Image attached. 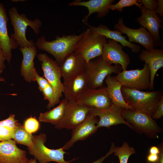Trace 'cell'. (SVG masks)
Returning a JSON list of instances; mask_svg holds the SVG:
<instances>
[{
	"instance_id": "cell-1",
	"label": "cell",
	"mask_w": 163,
	"mask_h": 163,
	"mask_svg": "<svg viewBox=\"0 0 163 163\" xmlns=\"http://www.w3.org/2000/svg\"><path fill=\"white\" fill-rule=\"evenodd\" d=\"M121 90L125 102L133 110L142 112L152 117L163 96L162 91L160 90L143 91L122 86Z\"/></svg>"
},
{
	"instance_id": "cell-2",
	"label": "cell",
	"mask_w": 163,
	"mask_h": 163,
	"mask_svg": "<svg viewBox=\"0 0 163 163\" xmlns=\"http://www.w3.org/2000/svg\"><path fill=\"white\" fill-rule=\"evenodd\" d=\"M82 35L83 32L78 35H63L51 41H47L45 37L42 36L38 38L35 43V46L52 55L60 66L65 57L73 52L75 44Z\"/></svg>"
},
{
	"instance_id": "cell-3",
	"label": "cell",
	"mask_w": 163,
	"mask_h": 163,
	"mask_svg": "<svg viewBox=\"0 0 163 163\" xmlns=\"http://www.w3.org/2000/svg\"><path fill=\"white\" fill-rule=\"evenodd\" d=\"M9 15L14 30L11 37L16 41L20 48L35 46L33 40H28L26 38V30L27 27L29 26L36 34H38L42 24L41 21L38 18L32 20L28 18L24 14H19L15 7L9 9Z\"/></svg>"
},
{
	"instance_id": "cell-4",
	"label": "cell",
	"mask_w": 163,
	"mask_h": 163,
	"mask_svg": "<svg viewBox=\"0 0 163 163\" xmlns=\"http://www.w3.org/2000/svg\"><path fill=\"white\" fill-rule=\"evenodd\" d=\"M122 69L120 65L107 64L101 56L91 60L87 63L84 72L88 87L95 89L103 86L107 75L113 73L118 74Z\"/></svg>"
},
{
	"instance_id": "cell-5",
	"label": "cell",
	"mask_w": 163,
	"mask_h": 163,
	"mask_svg": "<svg viewBox=\"0 0 163 163\" xmlns=\"http://www.w3.org/2000/svg\"><path fill=\"white\" fill-rule=\"evenodd\" d=\"M107 41L104 36L94 33L90 28L83 32V35L75 44L73 52L81 56L88 63L102 56L104 45Z\"/></svg>"
},
{
	"instance_id": "cell-6",
	"label": "cell",
	"mask_w": 163,
	"mask_h": 163,
	"mask_svg": "<svg viewBox=\"0 0 163 163\" xmlns=\"http://www.w3.org/2000/svg\"><path fill=\"white\" fill-rule=\"evenodd\" d=\"M122 115L124 119L139 134H144L148 137L155 139L162 131V128L152 117L140 111L123 109Z\"/></svg>"
},
{
	"instance_id": "cell-7",
	"label": "cell",
	"mask_w": 163,
	"mask_h": 163,
	"mask_svg": "<svg viewBox=\"0 0 163 163\" xmlns=\"http://www.w3.org/2000/svg\"><path fill=\"white\" fill-rule=\"evenodd\" d=\"M46 140V135L44 133L33 135L32 145L30 147H27L29 153L34 156L38 163H47L51 161L70 163L77 159L74 158L69 161H66L64 155L68 153L63 150L62 147L57 149H49L44 144Z\"/></svg>"
},
{
	"instance_id": "cell-8",
	"label": "cell",
	"mask_w": 163,
	"mask_h": 163,
	"mask_svg": "<svg viewBox=\"0 0 163 163\" xmlns=\"http://www.w3.org/2000/svg\"><path fill=\"white\" fill-rule=\"evenodd\" d=\"M37 57L38 60L41 62V67L45 78L53 88L54 92L53 105L54 106L60 102V98L63 92L60 66L55 61L46 54L39 53Z\"/></svg>"
},
{
	"instance_id": "cell-9",
	"label": "cell",
	"mask_w": 163,
	"mask_h": 163,
	"mask_svg": "<svg viewBox=\"0 0 163 163\" xmlns=\"http://www.w3.org/2000/svg\"><path fill=\"white\" fill-rule=\"evenodd\" d=\"M150 75L148 66L145 63L142 69L123 70L113 77L124 87L141 91L149 89Z\"/></svg>"
},
{
	"instance_id": "cell-10",
	"label": "cell",
	"mask_w": 163,
	"mask_h": 163,
	"mask_svg": "<svg viewBox=\"0 0 163 163\" xmlns=\"http://www.w3.org/2000/svg\"><path fill=\"white\" fill-rule=\"evenodd\" d=\"M79 104L90 108L104 110L113 104L105 87L91 89L88 87L76 101Z\"/></svg>"
},
{
	"instance_id": "cell-11",
	"label": "cell",
	"mask_w": 163,
	"mask_h": 163,
	"mask_svg": "<svg viewBox=\"0 0 163 163\" xmlns=\"http://www.w3.org/2000/svg\"><path fill=\"white\" fill-rule=\"evenodd\" d=\"M91 108L79 104L76 101H69L66 108L63 118L55 128L72 129L86 118Z\"/></svg>"
},
{
	"instance_id": "cell-12",
	"label": "cell",
	"mask_w": 163,
	"mask_h": 163,
	"mask_svg": "<svg viewBox=\"0 0 163 163\" xmlns=\"http://www.w3.org/2000/svg\"><path fill=\"white\" fill-rule=\"evenodd\" d=\"M124 108L112 104L107 109L99 110L91 108L90 111L99 118L97 126L98 129L105 127L108 129L111 126L120 124H123L133 130V127L123 118L122 112Z\"/></svg>"
},
{
	"instance_id": "cell-13",
	"label": "cell",
	"mask_w": 163,
	"mask_h": 163,
	"mask_svg": "<svg viewBox=\"0 0 163 163\" xmlns=\"http://www.w3.org/2000/svg\"><path fill=\"white\" fill-rule=\"evenodd\" d=\"M114 28L115 30L126 34L128 37L129 42L140 44L146 50L155 49L156 46L152 37L143 27L137 29L129 28L124 24L123 18H120L114 25Z\"/></svg>"
},
{
	"instance_id": "cell-14",
	"label": "cell",
	"mask_w": 163,
	"mask_h": 163,
	"mask_svg": "<svg viewBox=\"0 0 163 163\" xmlns=\"http://www.w3.org/2000/svg\"><path fill=\"white\" fill-rule=\"evenodd\" d=\"M98 120V117L90 111L85 119L72 129L71 138L62 147L63 150L69 149L76 142L85 140L95 133L98 129L97 124Z\"/></svg>"
},
{
	"instance_id": "cell-15",
	"label": "cell",
	"mask_w": 163,
	"mask_h": 163,
	"mask_svg": "<svg viewBox=\"0 0 163 163\" xmlns=\"http://www.w3.org/2000/svg\"><path fill=\"white\" fill-rule=\"evenodd\" d=\"M123 47L117 41L109 39L104 46L101 56L108 65H120L122 69L126 70L130 59L129 55L123 50Z\"/></svg>"
},
{
	"instance_id": "cell-16",
	"label": "cell",
	"mask_w": 163,
	"mask_h": 163,
	"mask_svg": "<svg viewBox=\"0 0 163 163\" xmlns=\"http://www.w3.org/2000/svg\"><path fill=\"white\" fill-rule=\"evenodd\" d=\"M141 15L136 19L141 27L147 29L152 37L156 46H162L159 34V30L163 27L161 23L162 21L154 11L147 10L142 6Z\"/></svg>"
},
{
	"instance_id": "cell-17",
	"label": "cell",
	"mask_w": 163,
	"mask_h": 163,
	"mask_svg": "<svg viewBox=\"0 0 163 163\" xmlns=\"http://www.w3.org/2000/svg\"><path fill=\"white\" fill-rule=\"evenodd\" d=\"M63 79V93L69 101H76L88 87L84 72Z\"/></svg>"
},
{
	"instance_id": "cell-18",
	"label": "cell",
	"mask_w": 163,
	"mask_h": 163,
	"mask_svg": "<svg viewBox=\"0 0 163 163\" xmlns=\"http://www.w3.org/2000/svg\"><path fill=\"white\" fill-rule=\"evenodd\" d=\"M8 18L6 10L0 2V49L2 50L8 62L10 64L11 50L18 47L16 41L8 34L7 24Z\"/></svg>"
},
{
	"instance_id": "cell-19",
	"label": "cell",
	"mask_w": 163,
	"mask_h": 163,
	"mask_svg": "<svg viewBox=\"0 0 163 163\" xmlns=\"http://www.w3.org/2000/svg\"><path fill=\"white\" fill-rule=\"evenodd\" d=\"M26 152L12 139L0 142V163H27Z\"/></svg>"
},
{
	"instance_id": "cell-20",
	"label": "cell",
	"mask_w": 163,
	"mask_h": 163,
	"mask_svg": "<svg viewBox=\"0 0 163 163\" xmlns=\"http://www.w3.org/2000/svg\"><path fill=\"white\" fill-rule=\"evenodd\" d=\"M139 58L148 66L150 72L149 89L153 90L155 75L158 70L163 67V50H142L139 54Z\"/></svg>"
},
{
	"instance_id": "cell-21",
	"label": "cell",
	"mask_w": 163,
	"mask_h": 163,
	"mask_svg": "<svg viewBox=\"0 0 163 163\" xmlns=\"http://www.w3.org/2000/svg\"><path fill=\"white\" fill-rule=\"evenodd\" d=\"M87 63L80 55L74 52L69 53L59 66L62 77L65 79L84 72Z\"/></svg>"
},
{
	"instance_id": "cell-22",
	"label": "cell",
	"mask_w": 163,
	"mask_h": 163,
	"mask_svg": "<svg viewBox=\"0 0 163 163\" xmlns=\"http://www.w3.org/2000/svg\"><path fill=\"white\" fill-rule=\"evenodd\" d=\"M114 0H90L82 1L75 0L69 4V6H79L87 7L88 13L82 19L84 24H87L90 16L94 13H97L99 18H103L109 13L110 5L114 2Z\"/></svg>"
},
{
	"instance_id": "cell-23",
	"label": "cell",
	"mask_w": 163,
	"mask_h": 163,
	"mask_svg": "<svg viewBox=\"0 0 163 163\" xmlns=\"http://www.w3.org/2000/svg\"><path fill=\"white\" fill-rule=\"evenodd\" d=\"M23 56L20 68L21 75L28 82L35 81L34 59L37 53L35 46L19 48Z\"/></svg>"
},
{
	"instance_id": "cell-24",
	"label": "cell",
	"mask_w": 163,
	"mask_h": 163,
	"mask_svg": "<svg viewBox=\"0 0 163 163\" xmlns=\"http://www.w3.org/2000/svg\"><path fill=\"white\" fill-rule=\"evenodd\" d=\"M88 26L95 34L120 43L123 47L129 48L133 53H137L140 51L141 48L139 46L129 42L126 39V37L123 36L122 33L117 30H110L104 25H100L97 27L90 25Z\"/></svg>"
},
{
	"instance_id": "cell-25",
	"label": "cell",
	"mask_w": 163,
	"mask_h": 163,
	"mask_svg": "<svg viewBox=\"0 0 163 163\" xmlns=\"http://www.w3.org/2000/svg\"><path fill=\"white\" fill-rule=\"evenodd\" d=\"M104 81L108 95L113 104L123 108L133 110L125 102L121 92L122 84L114 79L111 75H107Z\"/></svg>"
},
{
	"instance_id": "cell-26",
	"label": "cell",
	"mask_w": 163,
	"mask_h": 163,
	"mask_svg": "<svg viewBox=\"0 0 163 163\" xmlns=\"http://www.w3.org/2000/svg\"><path fill=\"white\" fill-rule=\"evenodd\" d=\"M68 101L64 98L56 107L44 113H41L39 117V121L50 123L55 126L58 124L63 118Z\"/></svg>"
},
{
	"instance_id": "cell-27",
	"label": "cell",
	"mask_w": 163,
	"mask_h": 163,
	"mask_svg": "<svg viewBox=\"0 0 163 163\" xmlns=\"http://www.w3.org/2000/svg\"><path fill=\"white\" fill-rule=\"evenodd\" d=\"M33 135L25 129L24 125L19 123L15 130L13 138L16 143L25 145L30 148L32 145Z\"/></svg>"
},
{
	"instance_id": "cell-28",
	"label": "cell",
	"mask_w": 163,
	"mask_h": 163,
	"mask_svg": "<svg viewBox=\"0 0 163 163\" xmlns=\"http://www.w3.org/2000/svg\"><path fill=\"white\" fill-rule=\"evenodd\" d=\"M136 153L134 148L130 146L126 141L124 142L122 146H115L114 149V155L118 157L120 163H128L130 156Z\"/></svg>"
},
{
	"instance_id": "cell-29",
	"label": "cell",
	"mask_w": 163,
	"mask_h": 163,
	"mask_svg": "<svg viewBox=\"0 0 163 163\" xmlns=\"http://www.w3.org/2000/svg\"><path fill=\"white\" fill-rule=\"evenodd\" d=\"M133 5L138 7L140 10L142 6V4L139 2V0H120L116 4H111L110 6V9L112 10H117L121 12L124 8L130 7Z\"/></svg>"
},
{
	"instance_id": "cell-30",
	"label": "cell",
	"mask_w": 163,
	"mask_h": 163,
	"mask_svg": "<svg viewBox=\"0 0 163 163\" xmlns=\"http://www.w3.org/2000/svg\"><path fill=\"white\" fill-rule=\"evenodd\" d=\"M24 126L27 132L32 134L37 132L39 130L40 124L35 117L31 116L25 120Z\"/></svg>"
},
{
	"instance_id": "cell-31",
	"label": "cell",
	"mask_w": 163,
	"mask_h": 163,
	"mask_svg": "<svg viewBox=\"0 0 163 163\" xmlns=\"http://www.w3.org/2000/svg\"><path fill=\"white\" fill-rule=\"evenodd\" d=\"M19 123L15 119V115L11 114L7 119L0 121V126H5L15 131Z\"/></svg>"
},
{
	"instance_id": "cell-32",
	"label": "cell",
	"mask_w": 163,
	"mask_h": 163,
	"mask_svg": "<svg viewBox=\"0 0 163 163\" xmlns=\"http://www.w3.org/2000/svg\"><path fill=\"white\" fill-rule=\"evenodd\" d=\"M14 132V131L6 127L0 126V141L13 139Z\"/></svg>"
},
{
	"instance_id": "cell-33",
	"label": "cell",
	"mask_w": 163,
	"mask_h": 163,
	"mask_svg": "<svg viewBox=\"0 0 163 163\" xmlns=\"http://www.w3.org/2000/svg\"><path fill=\"white\" fill-rule=\"evenodd\" d=\"M139 2L141 3L146 9L153 11L156 13L157 9V0H140Z\"/></svg>"
},
{
	"instance_id": "cell-34",
	"label": "cell",
	"mask_w": 163,
	"mask_h": 163,
	"mask_svg": "<svg viewBox=\"0 0 163 163\" xmlns=\"http://www.w3.org/2000/svg\"><path fill=\"white\" fill-rule=\"evenodd\" d=\"M35 81H37L39 85V88L40 91H42L50 84L48 81L43 77L40 76L37 72H35Z\"/></svg>"
},
{
	"instance_id": "cell-35",
	"label": "cell",
	"mask_w": 163,
	"mask_h": 163,
	"mask_svg": "<svg viewBox=\"0 0 163 163\" xmlns=\"http://www.w3.org/2000/svg\"><path fill=\"white\" fill-rule=\"evenodd\" d=\"M163 116V96L161 97L158 103L157 108L152 117L153 119H158Z\"/></svg>"
},
{
	"instance_id": "cell-36",
	"label": "cell",
	"mask_w": 163,
	"mask_h": 163,
	"mask_svg": "<svg viewBox=\"0 0 163 163\" xmlns=\"http://www.w3.org/2000/svg\"><path fill=\"white\" fill-rule=\"evenodd\" d=\"M115 146V145L114 142H112L110 149L109 152L106 153V155L104 156H102L99 158L91 163H103L104 161L106 158L109 157L110 155L113 153Z\"/></svg>"
},
{
	"instance_id": "cell-37",
	"label": "cell",
	"mask_w": 163,
	"mask_h": 163,
	"mask_svg": "<svg viewBox=\"0 0 163 163\" xmlns=\"http://www.w3.org/2000/svg\"><path fill=\"white\" fill-rule=\"evenodd\" d=\"M6 60L2 50L0 49V74L3 72L5 68V66L4 63L5 60Z\"/></svg>"
},
{
	"instance_id": "cell-38",
	"label": "cell",
	"mask_w": 163,
	"mask_h": 163,
	"mask_svg": "<svg viewBox=\"0 0 163 163\" xmlns=\"http://www.w3.org/2000/svg\"><path fill=\"white\" fill-rule=\"evenodd\" d=\"M158 155L149 153L146 157V162L155 163L158 160Z\"/></svg>"
},
{
	"instance_id": "cell-39",
	"label": "cell",
	"mask_w": 163,
	"mask_h": 163,
	"mask_svg": "<svg viewBox=\"0 0 163 163\" xmlns=\"http://www.w3.org/2000/svg\"><path fill=\"white\" fill-rule=\"evenodd\" d=\"M158 7L156 12V14H158L160 16L163 15V0H157Z\"/></svg>"
},
{
	"instance_id": "cell-40",
	"label": "cell",
	"mask_w": 163,
	"mask_h": 163,
	"mask_svg": "<svg viewBox=\"0 0 163 163\" xmlns=\"http://www.w3.org/2000/svg\"><path fill=\"white\" fill-rule=\"evenodd\" d=\"M159 148L160 152L158 155V160L155 163H163V144L162 142L159 144Z\"/></svg>"
},
{
	"instance_id": "cell-41",
	"label": "cell",
	"mask_w": 163,
	"mask_h": 163,
	"mask_svg": "<svg viewBox=\"0 0 163 163\" xmlns=\"http://www.w3.org/2000/svg\"><path fill=\"white\" fill-rule=\"evenodd\" d=\"M160 152L159 147L155 145L151 146L149 150V153L153 154L158 155Z\"/></svg>"
},
{
	"instance_id": "cell-42",
	"label": "cell",
	"mask_w": 163,
	"mask_h": 163,
	"mask_svg": "<svg viewBox=\"0 0 163 163\" xmlns=\"http://www.w3.org/2000/svg\"><path fill=\"white\" fill-rule=\"evenodd\" d=\"M27 163H37V159L35 158H31L29 160Z\"/></svg>"
},
{
	"instance_id": "cell-43",
	"label": "cell",
	"mask_w": 163,
	"mask_h": 163,
	"mask_svg": "<svg viewBox=\"0 0 163 163\" xmlns=\"http://www.w3.org/2000/svg\"><path fill=\"white\" fill-rule=\"evenodd\" d=\"M11 1L12 2H19V1H20V2H24V1H26V0H11Z\"/></svg>"
},
{
	"instance_id": "cell-44",
	"label": "cell",
	"mask_w": 163,
	"mask_h": 163,
	"mask_svg": "<svg viewBox=\"0 0 163 163\" xmlns=\"http://www.w3.org/2000/svg\"><path fill=\"white\" fill-rule=\"evenodd\" d=\"M5 79L4 78L2 77H0V81H4Z\"/></svg>"
},
{
	"instance_id": "cell-45",
	"label": "cell",
	"mask_w": 163,
	"mask_h": 163,
	"mask_svg": "<svg viewBox=\"0 0 163 163\" xmlns=\"http://www.w3.org/2000/svg\"><path fill=\"white\" fill-rule=\"evenodd\" d=\"M110 163H115L113 161H112Z\"/></svg>"
},
{
	"instance_id": "cell-46",
	"label": "cell",
	"mask_w": 163,
	"mask_h": 163,
	"mask_svg": "<svg viewBox=\"0 0 163 163\" xmlns=\"http://www.w3.org/2000/svg\"><path fill=\"white\" fill-rule=\"evenodd\" d=\"M147 163H149V162H146Z\"/></svg>"
}]
</instances>
